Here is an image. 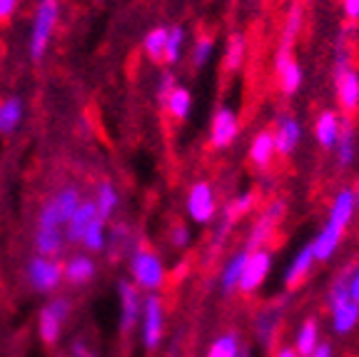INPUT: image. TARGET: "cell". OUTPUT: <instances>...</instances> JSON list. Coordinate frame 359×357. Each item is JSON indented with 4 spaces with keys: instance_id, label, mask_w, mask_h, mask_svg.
I'll return each mask as SVG.
<instances>
[{
    "instance_id": "cell-30",
    "label": "cell",
    "mask_w": 359,
    "mask_h": 357,
    "mask_svg": "<svg viewBox=\"0 0 359 357\" xmlns=\"http://www.w3.org/2000/svg\"><path fill=\"white\" fill-rule=\"evenodd\" d=\"M165 108H168V112L172 117H177V120H185L187 115H190V108H192V95L187 88H175L172 93H170V98L165 100Z\"/></svg>"
},
{
    "instance_id": "cell-20",
    "label": "cell",
    "mask_w": 359,
    "mask_h": 357,
    "mask_svg": "<svg viewBox=\"0 0 359 357\" xmlns=\"http://www.w3.org/2000/svg\"><path fill=\"white\" fill-rule=\"evenodd\" d=\"M334 152H337V165H339V168H349L354 162V157H357V130H354V125L349 123L347 117L342 120V133L337 138Z\"/></svg>"
},
{
    "instance_id": "cell-15",
    "label": "cell",
    "mask_w": 359,
    "mask_h": 357,
    "mask_svg": "<svg viewBox=\"0 0 359 357\" xmlns=\"http://www.w3.org/2000/svg\"><path fill=\"white\" fill-rule=\"evenodd\" d=\"M272 135H275L277 155L287 157L297 150L299 140H302V125H299V120H294L292 115H282L280 120H277V130Z\"/></svg>"
},
{
    "instance_id": "cell-1",
    "label": "cell",
    "mask_w": 359,
    "mask_h": 357,
    "mask_svg": "<svg viewBox=\"0 0 359 357\" xmlns=\"http://www.w3.org/2000/svg\"><path fill=\"white\" fill-rule=\"evenodd\" d=\"M83 202L78 185H62L43 202L35 223V250L43 257L60 255L65 245V230L73 218L75 207Z\"/></svg>"
},
{
    "instance_id": "cell-23",
    "label": "cell",
    "mask_w": 359,
    "mask_h": 357,
    "mask_svg": "<svg viewBox=\"0 0 359 357\" xmlns=\"http://www.w3.org/2000/svg\"><path fill=\"white\" fill-rule=\"evenodd\" d=\"M317 345H320V323L317 318H307L294 335V352L299 357H309Z\"/></svg>"
},
{
    "instance_id": "cell-29",
    "label": "cell",
    "mask_w": 359,
    "mask_h": 357,
    "mask_svg": "<svg viewBox=\"0 0 359 357\" xmlns=\"http://www.w3.org/2000/svg\"><path fill=\"white\" fill-rule=\"evenodd\" d=\"M245 53H247L245 35L235 33L230 38V43H227V51H224V70H230V73L240 70L242 63H245Z\"/></svg>"
},
{
    "instance_id": "cell-39",
    "label": "cell",
    "mask_w": 359,
    "mask_h": 357,
    "mask_svg": "<svg viewBox=\"0 0 359 357\" xmlns=\"http://www.w3.org/2000/svg\"><path fill=\"white\" fill-rule=\"evenodd\" d=\"M170 242L175 247H185L190 242V230L185 228V223H175L172 230H170Z\"/></svg>"
},
{
    "instance_id": "cell-12",
    "label": "cell",
    "mask_w": 359,
    "mask_h": 357,
    "mask_svg": "<svg viewBox=\"0 0 359 357\" xmlns=\"http://www.w3.org/2000/svg\"><path fill=\"white\" fill-rule=\"evenodd\" d=\"M237 133H240V120H237V115L230 108H219L212 117V128H210V143H212V148L222 150V148L232 145Z\"/></svg>"
},
{
    "instance_id": "cell-45",
    "label": "cell",
    "mask_w": 359,
    "mask_h": 357,
    "mask_svg": "<svg viewBox=\"0 0 359 357\" xmlns=\"http://www.w3.org/2000/svg\"><path fill=\"white\" fill-rule=\"evenodd\" d=\"M275 357H299V355L294 352V347H280V350L275 352Z\"/></svg>"
},
{
    "instance_id": "cell-25",
    "label": "cell",
    "mask_w": 359,
    "mask_h": 357,
    "mask_svg": "<svg viewBox=\"0 0 359 357\" xmlns=\"http://www.w3.org/2000/svg\"><path fill=\"white\" fill-rule=\"evenodd\" d=\"M62 275L67 278V283H73V285L90 283V280H93V275H95V263H93L90 257L78 255V257H73L65 268H62Z\"/></svg>"
},
{
    "instance_id": "cell-31",
    "label": "cell",
    "mask_w": 359,
    "mask_h": 357,
    "mask_svg": "<svg viewBox=\"0 0 359 357\" xmlns=\"http://www.w3.org/2000/svg\"><path fill=\"white\" fill-rule=\"evenodd\" d=\"M240 345H242L240 335H237L235 330H230V332H222V335H219L217 340L210 345L208 357H237Z\"/></svg>"
},
{
    "instance_id": "cell-22",
    "label": "cell",
    "mask_w": 359,
    "mask_h": 357,
    "mask_svg": "<svg viewBox=\"0 0 359 357\" xmlns=\"http://www.w3.org/2000/svg\"><path fill=\"white\" fill-rule=\"evenodd\" d=\"M97 215V207L93 200H83L78 207H75L73 218H70V223H67V240L70 242H83V235L85 230H88L90 220Z\"/></svg>"
},
{
    "instance_id": "cell-43",
    "label": "cell",
    "mask_w": 359,
    "mask_h": 357,
    "mask_svg": "<svg viewBox=\"0 0 359 357\" xmlns=\"http://www.w3.org/2000/svg\"><path fill=\"white\" fill-rule=\"evenodd\" d=\"M344 3V15L349 18V20H359V0H342Z\"/></svg>"
},
{
    "instance_id": "cell-40",
    "label": "cell",
    "mask_w": 359,
    "mask_h": 357,
    "mask_svg": "<svg viewBox=\"0 0 359 357\" xmlns=\"http://www.w3.org/2000/svg\"><path fill=\"white\" fill-rule=\"evenodd\" d=\"M347 287H349V297L359 305V263L352 265V270H349Z\"/></svg>"
},
{
    "instance_id": "cell-7",
    "label": "cell",
    "mask_w": 359,
    "mask_h": 357,
    "mask_svg": "<svg viewBox=\"0 0 359 357\" xmlns=\"http://www.w3.org/2000/svg\"><path fill=\"white\" fill-rule=\"evenodd\" d=\"M269 270H272V252H269L267 247H259V250L247 252V263H245V270H242V278H240V285H237V290L245 292V295L257 292L264 285V280H267Z\"/></svg>"
},
{
    "instance_id": "cell-8",
    "label": "cell",
    "mask_w": 359,
    "mask_h": 357,
    "mask_svg": "<svg viewBox=\"0 0 359 357\" xmlns=\"http://www.w3.org/2000/svg\"><path fill=\"white\" fill-rule=\"evenodd\" d=\"M285 305L287 302L277 300L264 305L262 310L255 318V335L257 342L262 347H275V342L280 340V330H282V320H285Z\"/></svg>"
},
{
    "instance_id": "cell-11",
    "label": "cell",
    "mask_w": 359,
    "mask_h": 357,
    "mask_svg": "<svg viewBox=\"0 0 359 357\" xmlns=\"http://www.w3.org/2000/svg\"><path fill=\"white\" fill-rule=\"evenodd\" d=\"M62 280V265L50 260V257H35L28 265V283L33 290L38 292H50L55 290Z\"/></svg>"
},
{
    "instance_id": "cell-24",
    "label": "cell",
    "mask_w": 359,
    "mask_h": 357,
    "mask_svg": "<svg viewBox=\"0 0 359 357\" xmlns=\"http://www.w3.org/2000/svg\"><path fill=\"white\" fill-rule=\"evenodd\" d=\"M302 25H304V8H302V3H299V0H294V3L290 6V11H287L280 45L292 48V45H294V40L299 38V33H302Z\"/></svg>"
},
{
    "instance_id": "cell-14",
    "label": "cell",
    "mask_w": 359,
    "mask_h": 357,
    "mask_svg": "<svg viewBox=\"0 0 359 357\" xmlns=\"http://www.w3.org/2000/svg\"><path fill=\"white\" fill-rule=\"evenodd\" d=\"M120 305H123V315H120V332L130 335L142 315V302L137 285L133 283H120Z\"/></svg>"
},
{
    "instance_id": "cell-16",
    "label": "cell",
    "mask_w": 359,
    "mask_h": 357,
    "mask_svg": "<svg viewBox=\"0 0 359 357\" xmlns=\"http://www.w3.org/2000/svg\"><path fill=\"white\" fill-rule=\"evenodd\" d=\"M334 88H337V100L344 112H357L359 110V75L352 67L334 73Z\"/></svg>"
},
{
    "instance_id": "cell-5",
    "label": "cell",
    "mask_w": 359,
    "mask_h": 357,
    "mask_svg": "<svg viewBox=\"0 0 359 357\" xmlns=\"http://www.w3.org/2000/svg\"><path fill=\"white\" fill-rule=\"evenodd\" d=\"M130 270H133L135 283L145 287V290H160L165 285V268L163 260L155 255L152 250H147L145 245H137L130 255Z\"/></svg>"
},
{
    "instance_id": "cell-41",
    "label": "cell",
    "mask_w": 359,
    "mask_h": 357,
    "mask_svg": "<svg viewBox=\"0 0 359 357\" xmlns=\"http://www.w3.org/2000/svg\"><path fill=\"white\" fill-rule=\"evenodd\" d=\"M18 3H20V0H0V25L11 20L13 13H15V8H18Z\"/></svg>"
},
{
    "instance_id": "cell-17",
    "label": "cell",
    "mask_w": 359,
    "mask_h": 357,
    "mask_svg": "<svg viewBox=\"0 0 359 357\" xmlns=\"http://www.w3.org/2000/svg\"><path fill=\"white\" fill-rule=\"evenodd\" d=\"M314 250H312V242L309 245H304L302 250L294 255V260L290 263V268H287L285 273V287L287 290H297L299 285H304V280L309 278V273H312L314 268Z\"/></svg>"
},
{
    "instance_id": "cell-13",
    "label": "cell",
    "mask_w": 359,
    "mask_h": 357,
    "mask_svg": "<svg viewBox=\"0 0 359 357\" xmlns=\"http://www.w3.org/2000/svg\"><path fill=\"white\" fill-rule=\"evenodd\" d=\"M67 313H70L67 300H53L50 305H45V310L40 313V337L45 340V345H55L57 342Z\"/></svg>"
},
{
    "instance_id": "cell-28",
    "label": "cell",
    "mask_w": 359,
    "mask_h": 357,
    "mask_svg": "<svg viewBox=\"0 0 359 357\" xmlns=\"http://www.w3.org/2000/svg\"><path fill=\"white\" fill-rule=\"evenodd\" d=\"M118 202H120V197H118V190H115V185L107 183V180H102L100 188H97V200H95L97 218L110 220L112 212H115V207H118Z\"/></svg>"
},
{
    "instance_id": "cell-27",
    "label": "cell",
    "mask_w": 359,
    "mask_h": 357,
    "mask_svg": "<svg viewBox=\"0 0 359 357\" xmlns=\"http://www.w3.org/2000/svg\"><path fill=\"white\" fill-rule=\"evenodd\" d=\"M277 75H280V88L285 95H294L304 83V70L294 58H292L282 70H277Z\"/></svg>"
},
{
    "instance_id": "cell-38",
    "label": "cell",
    "mask_w": 359,
    "mask_h": 357,
    "mask_svg": "<svg viewBox=\"0 0 359 357\" xmlns=\"http://www.w3.org/2000/svg\"><path fill=\"white\" fill-rule=\"evenodd\" d=\"M175 88H177V85H175V75L172 73H163V75H160V83H157V100L165 105V100H168L170 93H172Z\"/></svg>"
},
{
    "instance_id": "cell-21",
    "label": "cell",
    "mask_w": 359,
    "mask_h": 357,
    "mask_svg": "<svg viewBox=\"0 0 359 357\" xmlns=\"http://www.w3.org/2000/svg\"><path fill=\"white\" fill-rule=\"evenodd\" d=\"M245 263H247V250H237L235 255L224 263L222 273H219V290L224 295H232L237 292V285H240V278H242V270H245Z\"/></svg>"
},
{
    "instance_id": "cell-32",
    "label": "cell",
    "mask_w": 359,
    "mask_h": 357,
    "mask_svg": "<svg viewBox=\"0 0 359 357\" xmlns=\"http://www.w3.org/2000/svg\"><path fill=\"white\" fill-rule=\"evenodd\" d=\"M165 40H168V28H152L150 33L142 40V48H145L147 58L152 63H163L165 56Z\"/></svg>"
},
{
    "instance_id": "cell-18",
    "label": "cell",
    "mask_w": 359,
    "mask_h": 357,
    "mask_svg": "<svg viewBox=\"0 0 359 357\" xmlns=\"http://www.w3.org/2000/svg\"><path fill=\"white\" fill-rule=\"evenodd\" d=\"M339 133H342V117L337 115L334 110L320 112L317 123H314V138H317L320 148H325V150H334Z\"/></svg>"
},
{
    "instance_id": "cell-2",
    "label": "cell",
    "mask_w": 359,
    "mask_h": 357,
    "mask_svg": "<svg viewBox=\"0 0 359 357\" xmlns=\"http://www.w3.org/2000/svg\"><path fill=\"white\" fill-rule=\"evenodd\" d=\"M354 212H357V205H354L352 188H342L334 195V200H332L325 228H322L320 233H317V238L312 240L314 260H317V263H327V260L334 257V252L342 245L344 230L352 223Z\"/></svg>"
},
{
    "instance_id": "cell-4",
    "label": "cell",
    "mask_w": 359,
    "mask_h": 357,
    "mask_svg": "<svg viewBox=\"0 0 359 357\" xmlns=\"http://www.w3.org/2000/svg\"><path fill=\"white\" fill-rule=\"evenodd\" d=\"M57 13H60V3L57 0H40L38 11H35L33 20V35H30V60L38 63L48 51V43L55 30Z\"/></svg>"
},
{
    "instance_id": "cell-9",
    "label": "cell",
    "mask_w": 359,
    "mask_h": 357,
    "mask_svg": "<svg viewBox=\"0 0 359 357\" xmlns=\"http://www.w3.org/2000/svg\"><path fill=\"white\" fill-rule=\"evenodd\" d=\"M187 212L200 225H208L215 220L217 200H215V190L208 180H200V183H195L190 188V193H187Z\"/></svg>"
},
{
    "instance_id": "cell-3",
    "label": "cell",
    "mask_w": 359,
    "mask_h": 357,
    "mask_svg": "<svg viewBox=\"0 0 359 357\" xmlns=\"http://www.w3.org/2000/svg\"><path fill=\"white\" fill-rule=\"evenodd\" d=\"M352 265L342 270L337 275L330 285V292H327V305H330V315H332V330L337 335H349L354 327L359 325V305L349 297V287H347V278Z\"/></svg>"
},
{
    "instance_id": "cell-44",
    "label": "cell",
    "mask_w": 359,
    "mask_h": 357,
    "mask_svg": "<svg viewBox=\"0 0 359 357\" xmlns=\"http://www.w3.org/2000/svg\"><path fill=\"white\" fill-rule=\"evenodd\" d=\"M309 357H334V347H332L330 342H322L320 340V345L314 347V352Z\"/></svg>"
},
{
    "instance_id": "cell-37",
    "label": "cell",
    "mask_w": 359,
    "mask_h": 357,
    "mask_svg": "<svg viewBox=\"0 0 359 357\" xmlns=\"http://www.w3.org/2000/svg\"><path fill=\"white\" fill-rule=\"evenodd\" d=\"M212 51H215V40L210 35H200L195 40V48H192V65L205 67L210 58H212Z\"/></svg>"
},
{
    "instance_id": "cell-33",
    "label": "cell",
    "mask_w": 359,
    "mask_h": 357,
    "mask_svg": "<svg viewBox=\"0 0 359 357\" xmlns=\"http://www.w3.org/2000/svg\"><path fill=\"white\" fill-rule=\"evenodd\" d=\"M252 207H255V193H245V195L235 197V200H230L224 205V223L235 225L237 220H240L242 215H247Z\"/></svg>"
},
{
    "instance_id": "cell-42",
    "label": "cell",
    "mask_w": 359,
    "mask_h": 357,
    "mask_svg": "<svg viewBox=\"0 0 359 357\" xmlns=\"http://www.w3.org/2000/svg\"><path fill=\"white\" fill-rule=\"evenodd\" d=\"M70 357H95V352L90 350L83 340H75L73 345H70Z\"/></svg>"
},
{
    "instance_id": "cell-26",
    "label": "cell",
    "mask_w": 359,
    "mask_h": 357,
    "mask_svg": "<svg viewBox=\"0 0 359 357\" xmlns=\"http://www.w3.org/2000/svg\"><path fill=\"white\" fill-rule=\"evenodd\" d=\"M22 103L18 98H8L0 103V135H11L20 125Z\"/></svg>"
},
{
    "instance_id": "cell-35",
    "label": "cell",
    "mask_w": 359,
    "mask_h": 357,
    "mask_svg": "<svg viewBox=\"0 0 359 357\" xmlns=\"http://www.w3.org/2000/svg\"><path fill=\"white\" fill-rule=\"evenodd\" d=\"M107 245V252H110V260L112 263H118L120 257L125 255V250H128L130 245V233L125 225H115L110 233V240H105Z\"/></svg>"
},
{
    "instance_id": "cell-19",
    "label": "cell",
    "mask_w": 359,
    "mask_h": 357,
    "mask_svg": "<svg viewBox=\"0 0 359 357\" xmlns=\"http://www.w3.org/2000/svg\"><path fill=\"white\" fill-rule=\"evenodd\" d=\"M277 155L275 150V135L272 130H262V133L255 135L252 145H250V160L257 170H267L272 157Z\"/></svg>"
},
{
    "instance_id": "cell-10",
    "label": "cell",
    "mask_w": 359,
    "mask_h": 357,
    "mask_svg": "<svg viewBox=\"0 0 359 357\" xmlns=\"http://www.w3.org/2000/svg\"><path fill=\"white\" fill-rule=\"evenodd\" d=\"M142 342H145L147 350H157L160 340H163L165 332V307L163 300L157 295H150L145 300V307H142Z\"/></svg>"
},
{
    "instance_id": "cell-6",
    "label": "cell",
    "mask_w": 359,
    "mask_h": 357,
    "mask_svg": "<svg viewBox=\"0 0 359 357\" xmlns=\"http://www.w3.org/2000/svg\"><path fill=\"white\" fill-rule=\"evenodd\" d=\"M285 212H287L285 200H272V202H269V205L264 207L262 215H259V220L252 225L250 235H247L245 250L252 252V250H259V247L267 245V242L272 240V235H275L277 225L285 220Z\"/></svg>"
},
{
    "instance_id": "cell-36",
    "label": "cell",
    "mask_w": 359,
    "mask_h": 357,
    "mask_svg": "<svg viewBox=\"0 0 359 357\" xmlns=\"http://www.w3.org/2000/svg\"><path fill=\"white\" fill-rule=\"evenodd\" d=\"M83 242H85V247L93 252L102 250V247H105V220H100L97 215L90 220L88 230H85V235H83Z\"/></svg>"
},
{
    "instance_id": "cell-46",
    "label": "cell",
    "mask_w": 359,
    "mask_h": 357,
    "mask_svg": "<svg viewBox=\"0 0 359 357\" xmlns=\"http://www.w3.org/2000/svg\"><path fill=\"white\" fill-rule=\"evenodd\" d=\"M352 193H354V205H357V210H359V178H357V185L352 188Z\"/></svg>"
},
{
    "instance_id": "cell-47",
    "label": "cell",
    "mask_w": 359,
    "mask_h": 357,
    "mask_svg": "<svg viewBox=\"0 0 359 357\" xmlns=\"http://www.w3.org/2000/svg\"><path fill=\"white\" fill-rule=\"evenodd\" d=\"M237 357H250V347H247V345H240V352H237Z\"/></svg>"
},
{
    "instance_id": "cell-34",
    "label": "cell",
    "mask_w": 359,
    "mask_h": 357,
    "mask_svg": "<svg viewBox=\"0 0 359 357\" xmlns=\"http://www.w3.org/2000/svg\"><path fill=\"white\" fill-rule=\"evenodd\" d=\"M182 45H185V30H182V25H172V28H168V40H165L163 60L170 63V65L177 63L180 53H182Z\"/></svg>"
}]
</instances>
